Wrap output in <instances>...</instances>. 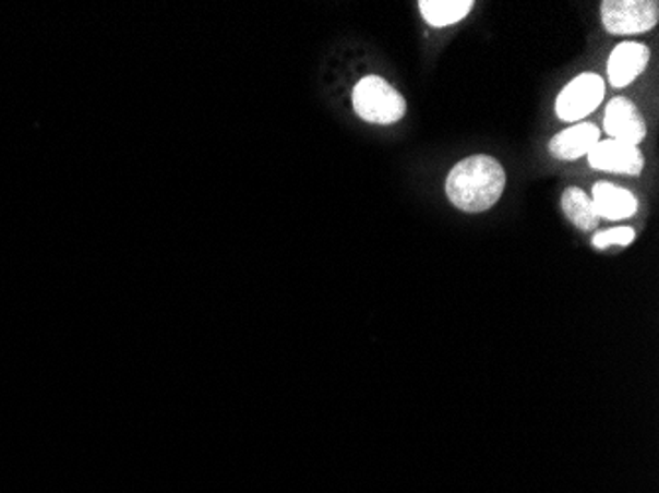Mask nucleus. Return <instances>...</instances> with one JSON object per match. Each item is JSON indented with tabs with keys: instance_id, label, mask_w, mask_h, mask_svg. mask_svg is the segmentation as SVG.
<instances>
[{
	"instance_id": "nucleus-1",
	"label": "nucleus",
	"mask_w": 659,
	"mask_h": 493,
	"mask_svg": "<svg viewBox=\"0 0 659 493\" xmlns=\"http://www.w3.org/2000/svg\"><path fill=\"white\" fill-rule=\"evenodd\" d=\"M504 190L505 170L488 155L464 158L446 178L448 200L466 214H480L495 206Z\"/></svg>"
},
{
	"instance_id": "nucleus-2",
	"label": "nucleus",
	"mask_w": 659,
	"mask_h": 493,
	"mask_svg": "<svg viewBox=\"0 0 659 493\" xmlns=\"http://www.w3.org/2000/svg\"><path fill=\"white\" fill-rule=\"evenodd\" d=\"M354 109L363 121L375 124L397 123L405 115L407 104L402 93L380 75L363 77L354 89Z\"/></svg>"
},
{
	"instance_id": "nucleus-3",
	"label": "nucleus",
	"mask_w": 659,
	"mask_h": 493,
	"mask_svg": "<svg viewBox=\"0 0 659 493\" xmlns=\"http://www.w3.org/2000/svg\"><path fill=\"white\" fill-rule=\"evenodd\" d=\"M658 16L656 0H604L600 4L604 28L619 36L651 31L658 24Z\"/></svg>"
},
{
	"instance_id": "nucleus-4",
	"label": "nucleus",
	"mask_w": 659,
	"mask_h": 493,
	"mask_svg": "<svg viewBox=\"0 0 659 493\" xmlns=\"http://www.w3.org/2000/svg\"><path fill=\"white\" fill-rule=\"evenodd\" d=\"M604 99V82L597 73H583L556 97L555 111L561 121L575 123L585 119Z\"/></svg>"
},
{
	"instance_id": "nucleus-5",
	"label": "nucleus",
	"mask_w": 659,
	"mask_h": 493,
	"mask_svg": "<svg viewBox=\"0 0 659 493\" xmlns=\"http://www.w3.org/2000/svg\"><path fill=\"white\" fill-rule=\"evenodd\" d=\"M588 165L595 170L616 172V175L638 176L644 170V156L638 146L619 141H598L588 153Z\"/></svg>"
},
{
	"instance_id": "nucleus-6",
	"label": "nucleus",
	"mask_w": 659,
	"mask_h": 493,
	"mask_svg": "<svg viewBox=\"0 0 659 493\" xmlns=\"http://www.w3.org/2000/svg\"><path fill=\"white\" fill-rule=\"evenodd\" d=\"M646 121L638 107L626 97H614L604 111V133L612 141L638 146L646 139Z\"/></svg>"
},
{
	"instance_id": "nucleus-7",
	"label": "nucleus",
	"mask_w": 659,
	"mask_h": 493,
	"mask_svg": "<svg viewBox=\"0 0 659 493\" xmlns=\"http://www.w3.org/2000/svg\"><path fill=\"white\" fill-rule=\"evenodd\" d=\"M648 62V46L638 41H622L608 58V80L614 87H626L646 70Z\"/></svg>"
},
{
	"instance_id": "nucleus-8",
	"label": "nucleus",
	"mask_w": 659,
	"mask_h": 493,
	"mask_svg": "<svg viewBox=\"0 0 659 493\" xmlns=\"http://www.w3.org/2000/svg\"><path fill=\"white\" fill-rule=\"evenodd\" d=\"M592 204L597 209L598 217H604L610 221L616 219H628L638 212V200L636 195L620 188V185L608 184V182H598L592 188Z\"/></svg>"
},
{
	"instance_id": "nucleus-9",
	"label": "nucleus",
	"mask_w": 659,
	"mask_h": 493,
	"mask_svg": "<svg viewBox=\"0 0 659 493\" xmlns=\"http://www.w3.org/2000/svg\"><path fill=\"white\" fill-rule=\"evenodd\" d=\"M598 141L600 131L597 124H575L553 136V141L549 143V153L559 160H577L580 156L588 155Z\"/></svg>"
},
{
	"instance_id": "nucleus-10",
	"label": "nucleus",
	"mask_w": 659,
	"mask_h": 493,
	"mask_svg": "<svg viewBox=\"0 0 659 493\" xmlns=\"http://www.w3.org/2000/svg\"><path fill=\"white\" fill-rule=\"evenodd\" d=\"M472 0H421L419 11L422 19L434 28L451 26L466 19L472 11Z\"/></svg>"
},
{
	"instance_id": "nucleus-11",
	"label": "nucleus",
	"mask_w": 659,
	"mask_h": 493,
	"mask_svg": "<svg viewBox=\"0 0 659 493\" xmlns=\"http://www.w3.org/2000/svg\"><path fill=\"white\" fill-rule=\"evenodd\" d=\"M561 206L565 216L583 231L595 229L598 226L597 209L592 204V197L585 194L580 188H567L561 197Z\"/></svg>"
},
{
	"instance_id": "nucleus-12",
	"label": "nucleus",
	"mask_w": 659,
	"mask_h": 493,
	"mask_svg": "<svg viewBox=\"0 0 659 493\" xmlns=\"http://www.w3.org/2000/svg\"><path fill=\"white\" fill-rule=\"evenodd\" d=\"M636 239V233L632 227H614L608 231H600L592 239V245L597 249H607L610 245H630Z\"/></svg>"
}]
</instances>
